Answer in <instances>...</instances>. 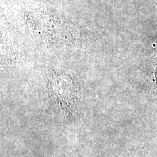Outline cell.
<instances>
[{
	"mask_svg": "<svg viewBox=\"0 0 157 157\" xmlns=\"http://www.w3.org/2000/svg\"><path fill=\"white\" fill-rule=\"evenodd\" d=\"M51 92L60 102L71 101L74 97L75 88L72 80L64 74H55L50 79Z\"/></svg>",
	"mask_w": 157,
	"mask_h": 157,
	"instance_id": "6da1fadb",
	"label": "cell"
}]
</instances>
